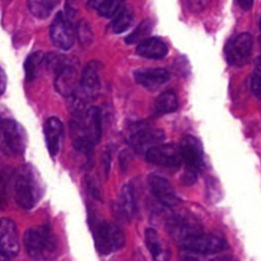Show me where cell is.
I'll return each instance as SVG.
<instances>
[{"label": "cell", "mask_w": 261, "mask_h": 261, "mask_svg": "<svg viewBox=\"0 0 261 261\" xmlns=\"http://www.w3.org/2000/svg\"><path fill=\"white\" fill-rule=\"evenodd\" d=\"M165 138L166 134L163 130L147 127V129L138 130L137 133H134V134L130 137L129 144L135 152L140 153V154H143V153L145 154L150 148L163 143Z\"/></svg>", "instance_id": "cell-15"}, {"label": "cell", "mask_w": 261, "mask_h": 261, "mask_svg": "<svg viewBox=\"0 0 261 261\" xmlns=\"http://www.w3.org/2000/svg\"><path fill=\"white\" fill-rule=\"evenodd\" d=\"M209 3H211V0H188L189 8L195 13L201 12V10L205 9V8L208 7Z\"/></svg>", "instance_id": "cell-28"}, {"label": "cell", "mask_w": 261, "mask_h": 261, "mask_svg": "<svg viewBox=\"0 0 261 261\" xmlns=\"http://www.w3.org/2000/svg\"><path fill=\"white\" fill-rule=\"evenodd\" d=\"M45 59L46 55L43 53H41V51H36V53L28 55V58L24 61L25 79L28 82L35 81L37 78L41 68L45 65Z\"/></svg>", "instance_id": "cell-23"}, {"label": "cell", "mask_w": 261, "mask_h": 261, "mask_svg": "<svg viewBox=\"0 0 261 261\" xmlns=\"http://www.w3.org/2000/svg\"><path fill=\"white\" fill-rule=\"evenodd\" d=\"M25 251L33 260H51L59 254V242L48 226L32 227L23 237Z\"/></svg>", "instance_id": "cell-3"}, {"label": "cell", "mask_w": 261, "mask_h": 261, "mask_svg": "<svg viewBox=\"0 0 261 261\" xmlns=\"http://www.w3.org/2000/svg\"><path fill=\"white\" fill-rule=\"evenodd\" d=\"M251 88L252 92L261 98V75L259 73H255L251 79Z\"/></svg>", "instance_id": "cell-30"}, {"label": "cell", "mask_w": 261, "mask_h": 261, "mask_svg": "<svg viewBox=\"0 0 261 261\" xmlns=\"http://www.w3.org/2000/svg\"><path fill=\"white\" fill-rule=\"evenodd\" d=\"M59 2H60V0H42L43 5H45L46 9H47L50 13H51V10H53L54 8L59 4Z\"/></svg>", "instance_id": "cell-32"}, {"label": "cell", "mask_w": 261, "mask_h": 261, "mask_svg": "<svg viewBox=\"0 0 261 261\" xmlns=\"http://www.w3.org/2000/svg\"><path fill=\"white\" fill-rule=\"evenodd\" d=\"M43 134H45L46 147L50 155L55 157L59 154L64 140V126L58 117H50L46 120L43 125Z\"/></svg>", "instance_id": "cell-16"}, {"label": "cell", "mask_w": 261, "mask_h": 261, "mask_svg": "<svg viewBox=\"0 0 261 261\" xmlns=\"http://www.w3.org/2000/svg\"><path fill=\"white\" fill-rule=\"evenodd\" d=\"M198 173L196 171L193 170H186L185 168V172L182 175V182L185 185H193V184L196 182V178H198Z\"/></svg>", "instance_id": "cell-29"}, {"label": "cell", "mask_w": 261, "mask_h": 261, "mask_svg": "<svg viewBox=\"0 0 261 261\" xmlns=\"http://www.w3.org/2000/svg\"><path fill=\"white\" fill-rule=\"evenodd\" d=\"M256 73H259L261 75V56L257 59V63H256Z\"/></svg>", "instance_id": "cell-36"}, {"label": "cell", "mask_w": 261, "mask_h": 261, "mask_svg": "<svg viewBox=\"0 0 261 261\" xmlns=\"http://www.w3.org/2000/svg\"><path fill=\"white\" fill-rule=\"evenodd\" d=\"M54 73H55V88L59 93L69 97L78 89L79 81H76L78 65L75 61L66 58L65 61Z\"/></svg>", "instance_id": "cell-11"}, {"label": "cell", "mask_w": 261, "mask_h": 261, "mask_svg": "<svg viewBox=\"0 0 261 261\" xmlns=\"http://www.w3.org/2000/svg\"><path fill=\"white\" fill-rule=\"evenodd\" d=\"M5 83H7V75H5L4 70H2V93L5 91Z\"/></svg>", "instance_id": "cell-35"}, {"label": "cell", "mask_w": 261, "mask_h": 261, "mask_svg": "<svg viewBox=\"0 0 261 261\" xmlns=\"http://www.w3.org/2000/svg\"><path fill=\"white\" fill-rule=\"evenodd\" d=\"M145 158L149 163L167 168H178L184 162L181 148L175 144H161L150 148L145 153Z\"/></svg>", "instance_id": "cell-9"}, {"label": "cell", "mask_w": 261, "mask_h": 261, "mask_svg": "<svg viewBox=\"0 0 261 261\" xmlns=\"http://www.w3.org/2000/svg\"><path fill=\"white\" fill-rule=\"evenodd\" d=\"M137 54L142 58L160 60V59L166 58V55L168 54V48L167 45L161 38L148 37L147 40L142 41L138 45Z\"/></svg>", "instance_id": "cell-18"}, {"label": "cell", "mask_w": 261, "mask_h": 261, "mask_svg": "<svg viewBox=\"0 0 261 261\" xmlns=\"http://www.w3.org/2000/svg\"><path fill=\"white\" fill-rule=\"evenodd\" d=\"M148 184H149L152 194L162 205L167 208H175L181 203V199L176 194L175 189L166 178L157 175H150L148 178Z\"/></svg>", "instance_id": "cell-13"}, {"label": "cell", "mask_w": 261, "mask_h": 261, "mask_svg": "<svg viewBox=\"0 0 261 261\" xmlns=\"http://www.w3.org/2000/svg\"><path fill=\"white\" fill-rule=\"evenodd\" d=\"M178 109V99L173 92H165L161 94L154 102V114L161 116V115H167L171 112H175Z\"/></svg>", "instance_id": "cell-22"}, {"label": "cell", "mask_w": 261, "mask_h": 261, "mask_svg": "<svg viewBox=\"0 0 261 261\" xmlns=\"http://www.w3.org/2000/svg\"><path fill=\"white\" fill-rule=\"evenodd\" d=\"M226 247L227 244L223 239L214 234L201 233V232L181 242V249L184 254H190L189 256L188 255L184 256L186 259H195L198 255L217 254V252L223 251Z\"/></svg>", "instance_id": "cell-5"}, {"label": "cell", "mask_w": 261, "mask_h": 261, "mask_svg": "<svg viewBox=\"0 0 261 261\" xmlns=\"http://www.w3.org/2000/svg\"><path fill=\"white\" fill-rule=\"evenodd\" d=\"M145 246L149 250L150 255L153 256V259L155 260H162L167 257V251H166L165 246L162 244V240H161L160 234L152 228H148L145 231Z\"/></svg>", "instance_id": "cell-21"}, {"label": "cell", "mask_w": 261, "mask_h": 261, "mask_svg": "<svg viewBox=\"0 0 261 261\" xmlns=\"http://www.w3.org/2000/svg\"><path fill=\"white\" fill-rule=\"evenodd\" d=\"M103 160H105V172H106V176L107 173H109V170H110V160H111V155H110V152L107 150L106 153L103 154Z\"/></svg>", "instance_id": "cell-34"}, {"label": "cell", "mask_w": 261, "mask_h": 261, "mask_svg": "<svg viewBox=\"0 0 261 261\" xmlns=\"http://www.w3.org/2000/svg\"><path fill=\"white\" fill-rule=\"evenodd\" d=\"M76 32L73 24L64 13H58L50 27V38L56 47L61 50H70L75 41Z\"/></svg>", "instance_id": "cell-10"}, {"label": "cell", "mask_w": 261, "mask_h": 261, "mask_svg": "<svg viewBox=\"0 0 261 261\" xmlns=\"http://www.w3.org/2000/svg\"><path fill=\"white\" fill-rule=\"evenodd\" d=\"M119 211L121 216L126 219H133L137 214V200H135L134 188L126 184L121 188L119 194Z\"/></svg>", "instance_id": "cell-19"}, {"label": "cell", "mask_w": 261, "mask_h": 261, "mask_svg": "<svg viewBox=\"0 0 261 261\" xmlns=\"http://www.w3.org/2000/svg\"><path fill=\"white\" fill-rule=\"evenodd\" d=\"M75 32H76V37H78L79 42H81L82 46L91 45L93 33H92V28L87 20H79L78 24H76Z\"/></svg>", "instance_id": "cell-26"}, {"label": "cell", "mask_w": 261, "mask_h": 261, "mask_svg": "<svg viewBox=\"0 0 261 261\" xmlns=\"http://www.w3.org/2000/svg\"><path fill=\"white\" fill-rule=\"evenodd\" d=\"M260 32H261V19H260Z\"/></svg>", "instance_id": "cell-37"}, {"label": "cell", "mask_w": 261, "mask_h": 261, "mask_svg": "<svg viewBox=\"0 0 261 261\" xmlns=\"http://www.w3.org/2000/svg\"><path fill=\"white\" fill-rule=\"evenodd\" d=\"M153 28V22L150 19H145L130 33L126 37V43L133 45V43H140L142 41L147 40L149 37L150 32H152Z\"/></svg>", "instance_id": "cell-25"}, {"label": "cell", "mask_w": 261, "mask_h": 261, "mask_svg": "<svg viewBox=\"0 0 261 261\" xmlns=\"http://www.w3.org/2000/svg\"><path fill=\"white\" fill-rule=\"evenodd\" d=\"M28 8H30V12L40 19H45L50 14V12L43 5L42 0H28Z\"/></svg>", "instance_id": "cell-27"}, {"label": "cell", "mask_w": 261, "mask_h": 261, "mask_svg": "<svg viewBox=\"0 0 261 261\" xmlns=\"http://www.w3.org/2000/svg\"><path fill=\"white\" fill-rule=\"evenodd\" d=\"M73 144L78 152L91 154L102 135V115L97 107L74 114L70 122Z\"/></svg>", "instance_id": "cell-1"}, {"label": "cell", "mask_w": 261, "mask_h": 261, "mask_svg": "<svg viewBox=\"0 0 261 261\" xmlns=\"http://www.w3.org/2000/svg\"><path fill=\"white\" fill-rule=\"evenodd\" d=\"M124 0H88V7L96 10L101 17L112 18L121 9Z\"/></svg>", "instance_id": "cell-20"}, {"label": "cell", "mask_w": 261, "mask_h": 261, "mask_svg": "<svg viewBox=\"0 0 261 261\" xmlns=\"http://www.w3.org/2000/svg\"><path fill=\"white\" fill-rule=\"evenodd\" d=\"M93 239L99 255H110L124 246L125 237L121 228L109 222H98L93 226Z\"/></svg>", "instance_id": "cell-4"}, {"label": "cell", "mask_w": 261, "mask_h": 261, "mask_svg": "<svg viewBox=\"0 0 261 261\" xmlns=\"http://www.w3.org/2000/svg\"><path fill=\"white\" fill-rule=\"evenodd\" d=\"M0 251L5 259H13L19 254V236L12 219H2L0 224Z\"/></svg>", "instance_id": "cell-12"}, {"label": "cell", "mask_w": 261, "mask_h": 261, "mask_svg": "<svg viewBox=\"0 0 261 261\" xmlns=\"http://www.w3.org/2000/svg\"><path fill=\"white\" fill-rule=\"evenodd\" d=\"M12 193L15 203L22 209L30 211L36 206L42 196V191L38 176L32 166L23 165L15 170L13 175Z\"/></svg>", "instance_id": "cell-2"}, {"label": "cell", "mask_w": 261, "mask_h": 261, "mask_svg": "<svg viewBox=\"0 0 261 261\" xmlns=\"http://www.w3.org/2000/svg\"><path fill=\"white\" fill-rule=\"evenodd\" d=\"M260 46H261V36H260Z\"/></svg>", "instance_id": "cell-38"}, {"label": "cell", "mask_w": 261, "mask_h": 261, "mask_svg": "<svg viewBox=\"0 0 261 261\" xmlns=\"http://www.w3.org/2000/svg\"><path fill=\"white\" fill-rule=\"evenodd\" d=\"M133 20H134V13H133V10L127 7H122L120 9V12L112 19L110 28H111L112 32L119 35V33H122L129 30Z\"/></svg>", "instance_id": "cell-24"}, {"label": "cell", "mask_w": 261, "mask_h": 261, "mask_svg": "<svg viewBox=\"0 0 261 261\" xmlns=\"http://www.w3.org/2000/svg\"><path fill=\"white\" fill-rule=\"evenodd\" d=\"M2 150L8 155H18L24 152L27 137L23 127L13 119L2 120Z\"/></svg>", "instance_id": "cell-7"}, {"label": "cell", "mask_w": 261, "mask_h": 261, "mask_svg": "<svg viewBox=\"0 0 261 261\" xmlns=\"http://www.w3.org/2000/svg\"><path fill=\"white\" fill-rule=\"evenodd\" d=\"M166 229L168 234L176 240L182 242L184 240L200 233L203 227L198 219L190 214H173L166 222Z\"/></svg>", "instance_id": "cell-8"}, {"label": "cell", "mask_w": 261, "mask_h": 261, "mask_svg": "<svg viewBox=\"0 0 261 261\" xmlns=\"http://www.w3.org/2000/svg\"><path fill=\"white\" fill-rule=\"evenodd\" d=\"M181 153L186 166V170H193L199 172L204 165L203 145L195 137L186 135L181 142Z\"/></svg>", "instance_id": "cell-14"}, {"label": "cell", "mask_w": 261, "mask_h": 261, "mask_svg": "<svg viewBox=\"0 0 261 261\" xmlns=\"http://www.w3.org/2000/svg\"><path fill=\"white\" fill-rule=\"evenodd\" d=\"M239 2V5L244 10H250L252 8V4H254V0H237Z\"/></svg>", "instance_id": "cell-33"}, {"label": "cell", "mask_w": 261, "mask_h": 261, "mask_svg": "<svg viewBox=\"0 0 261 261\" xmlns=\"http://www.w3.org/2000/svg\"><path fill=\"white\" fill-rule=\"evenodd\" d=\"M134 78L138 84L143 86L149 91H155L168 83L171 75L166 69L154 68V69H142L134 73Z\"/></svg>", "instance_id": "cell-17"}, {"label": "cell", "mask_w": 261, "mask_h": 261, "mask_svg": "<svg viewBox=\"0 0 261 261\" xmlns=\"http://www.w3.org/2000/svg\"><path fill=\"white\" fill-rule=\"evenodd\" d=\"M252 46H254V40L250 33H239L231 37L224 46L227 63L236 68L246 65L251 58Z\"/></svg>", "instance_id": "cell-6"}, {"label": "cell", "mask_w": 261, "mask_h": 261, "mask_svg": "<svg viewBox=\"0 0 261 261\" xmlns=\"http://www.w3.org/2000/svg\"><path fill=\"white\" fill-rule=\"evenodd\" d=\"M87 184H88V189H89V191H91L92 195H93L94 198L99 199L98 189H97V186H96V184H94V181L91 180V178H87Z\"/></svg>", "instance_id": "cell-31"}]
</instances>
